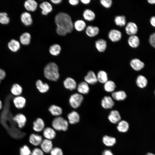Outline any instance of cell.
<instances>
[{"instance_id":"1","label":"cell","mask_w":155,"mask_h":155,"mask_svg":"<svg viewBox=\"0 0 155 155\" xmlns=\"http://www.w3.org/2000/svg\"><path fill=\"white\" fill-rule=\"evenodd\" d=\"M55 21L57 27V33L61 36H64L73 30V24L70 16L64 12H59L55 16Z\"/></svg>"},{"instance_id":"2","label":"cell","mask_w":155,"mask_h":155,"mask_svg":"<svg viewBox=\"0 0 155 155\" xmlns=\"http://www.w3.org/2000/svg\"><path fill=\"white\" fill-rule=\"evenodd\" d=\"M44 74L48 80L52 81H57L59 76L57 65L54 62L48 63L44 68Z\"/></svg>"},{"instance_id":"3","label":"cell","mask_w":155,"mask_h":155,"mask_svg":"<svg viewBox=\"0 0 155 155\" xmlns=\"http://www.w3.org/2000/svg\"><path fill=\"white\" fill-rule=\"evenodd\" d=\"M52 126L55 131H65L68 129L69 122L62 117H57L53 120Z\"/></svg>"},{"instance_id":"4","label":"cell","mask_w":155,"mask_h":155,"mask_svg":"<svg viewBox=\"0 0 155 155\" xmlns=\"http://www.w3.org/2000/svg\"><path fill=\"white\" fill-rule=\"evenodd\" d=\"M83 99V97L82 95L78 93H75L70 96L69 102L72 107L76 108L80 105Z\"/></svg>"},{"instance_id":"5","label":"cell","mask_w":155,"mask_h":155,"mask_svg":"<svg viewBox=\"0 0 155 155\" xmlns=\"http://www.w3.org/2000/svg\"><path fill=\"white\" fill-rule=\"evenodd\" d=\"M108 38L111 42H113L120 41L122 38V34L119 30L116 29H112L108 32Z\"/></svg>"},{"instance_id":"6","label":"cell","mask_w":155,"mask_h":155,"mask_svg":"<svg viewBox=\"0 0 155 155\" xmlns=\"http://www.w3.org/2000/svg\"><path fill=\"white\" fill-rule=\"evenodd\" d=\"M125 33L129 36L136 35L138 30V27L136 24L132 22L127 23L125 26Z\"/></svg>"},{"instance_id":"7","label":"cell","mask_w":155,"mask_h":155,"mask_svg":"<svg viewBox=\"0 0 155 155\" xmlns=\"http://www.w3.org/2000/svg\"><path fill=\"white\" fill-rule=\"evenodd\" d=\"M13 120L16 122L20 128L24 127L25 125L27 119L25 115L21 113L15 115L13 118Z\"/></svg>"},{"instance_id":"8","label":"cell","mask_w":155,"mask_h":155,"mask_svg":"<svg viewBox=\"0 0 155 155\" xmlns=\"http://www.w3.org/2000/svg\"><path fill=\"white\" fill-rule=\"evenodd\" d=\"M41 150L44 153H50L53 148L52 140L44 139H43L40 145Z\"/></svg>"},{"instance_id":"9","label":"cell","mask_w":155,"mask_h":155,"mask_svg":"<svg viewBox=\"0 0 155 155\" xmlns=\"http://www.w3.org/2000/svg\"><path fill=\"white\" fill-rule=\"evenodd\" d=\"M95 46L98 52L104 53L106 51L107 48V41L103 38L98 39L95 42Z\"/></svg>"},{"instance_id":"10","label":"cell","mask_w":155,"mask_h":155,"mask_svg":"<svg viewBox=\"0 0 155 155\" xmlns=\"http://www.w3.org/2000/svg\"><path fill=\"white\" fill-rule=\"evenodd\" d=\"M33 129L37 132L43 131L45 128V124L42 119L40 118H37L33 122Z\"/></svg>"},{"instance_id":"11","label":"cell","mask_w":155,"mask_h":155,"mask_svg":"<svg viewBox=\"0 0 155 155\" xmlns=\"http://www.w3.org/2000/svg\"><path fill=\"white\" fill-rule=\"evenodd\" d=\"M13 101L15 107L18 109L23 108L25 106L26 103V99L21 96L14 97Z\"/></svg>"},{"instance_id":"12","label":"cell","mask_w":155,"mask_h":155,"mask_svg":"<svg viewBox=\"0 0 155 155\" xmlns=\"http://www.w3.org/2000/svg\"><path fill=\"white\" fill-rule=\"evenodd\" d=\"M43 135L45 139L52 140L55 137L56 133L52 127H47L43 131Z\"/></svg>"},{"instance_id":"13","label":"cell","mask_w":155,"mask_h":155,"mask_svg":"<svg viewBox=\"0 0 155 155\" xmlns=\"http://www.w3.org/2000/svg\"><path fill=\"white\" fill-rule=\"evenodd\" d=\"M99 32V28L96 26L89 25L86 27L85 29L86 34L90 37H95L98 35Z\"/></svg>"},{"instance_id":"14","label":"cell","mask_w":155,"mask_h":155,"mask_svg":"<svg viewBox=\"0 0 155 155\" xmlns=\"http://www.w3.org/2000/svg\"><path fill=\"white\" fill-rule=\"evenodd\" d=\"M43 140L42 137L41 135L35 133L30 134L29 138V142L36 146H40Z\"/></svg>"},{"instance_id":"15","label":"cell","mask_w":155,"mask_h":155,"mask_svg":"<svg viewBox=\"0 0 155 155\" xmlns=\"http://www.w3.org/2000/svg\"><path fill=\"white\" fill-rule=\"evenodd\" d=\"M101 104L103 108L105 109H110L114 106L115 103L111 97L105 96L102 99Z\"/></svg>"},{"instance_id":"16","label":"cell","mask_w":155,"mask_h":155,"mask_svg":"<svg viewBox=\"0 0 155 155\" xmlns=\"http://www.w3.org/2000/svg\"><path fill=\"white\" fill-rule=\"evenodd\" d=\"M108 118L110 121L113 124L118 123L121 120V116L117 110H113L110 112Z\"/></svg>"},{"instance_id":"17","label":"cell","mask_w":155,"mask_h":155,"mask_svg":"<svg viewBox=\"0 0 155 155\" xmlns=\"http://www.w3.org/2000/svg\"><path fill=\"white\" fill-rule=\"evenodd\" d=\"M130 65L133 69L136 71L141 70L144 67V63L136 58L132 59L130 61Z\"/></svg>"},{"instance_id":"18","label":"cell","mask_w":155,"mask_h":155,"mask_svg":"<svg viewBox=\"0 0 155 155\" xmlns=\"http://www.w3.org/2000/svg\"><path fill=\"white\" fill-rule=\"evenodd\" d=\"M85 82L88 84L94 85L98 82L97 76L94 71H89L84 78Z\"/></svg>"},{"instance_id":"19","label":"cell","mask_w":155,"mask_h":155,"mask_svg":"<svg viewBox=\"0 0 155 155\" xmlns=\"http://www.w3.org/2000/svg\"><path fill=\"white\" fill-rule=\"evenodd\" d=\"M129 45L133 48H137L140 44V40L138 37L136 35L129 36L127 40Z\"/></svg>"},{"instance_id":"20","label":"cell","mask_w":155,"mask_h":155,"mask_svg":"<svg viewBox=\"0 0 155 155\" xmlns=\"http://www.w3.org/2000/svg\"><path fill=\"white\" fill-rule=\"evenodd\" d=\"M84 19L88 21H92L95 19L96 15L95 12L91 9H85L83 13Z\"/></svg>"},{"instance_id":"21","label":"cell","mask_w":155,"mask_h":155,"mask_svg":"<svg viewBox=\"0 0 155 155\" xmlns=\"http://www.w3.org/2000/svg\"><path fill=\"white\" fill-rule=\"evenodd\" d=\"M68 122L72 124L78 123L80 120V116L76 112L73 111L69 113L67 115Z\"/></svg>"},{"instance_id":"22","label":"cell","mask_w":155,"mask_h":155,"mask_svg":"<svg viewBox=\"0 0 155 155\" xmlns=\"http://www.w3.org/2000/svg\"><path fill=\"white\" fill-rule=\"evenodd\" d=\"M40 8L42 9V13L44 15H46L51 12L53 9L52 6L47 1H44L40 5Z\"/></svg>"},{"instance_id":"23","label":"cell","mask_w":155,"mask_h":155,"mask_svg":"<svg viewBox=\"0 0 155 155\" xmlns=\"http://www.w3.org/2000/svg\"><path fill=\"white\" fill-rule=\"evenodd\" d=\"M114 21L117 26L121 27L125 26L127 23L126 18L124 15H117L115 16Z\"/></svg>"},{"instance_id":"24","label":"cell","mask_w":155,"mask_h":155,"mask_svg":"<svg viewBox=\"0 0 155 155\" xmlns=\"http://www.w3.org/2000/svg\"><path fill=\"white\" fill-rule=\"evenodd\" d=\"M64 86L66 88L71 90H74L76 87V83L73 78L68 77L63 82Z\"/></svg>"},{"instance_id":"25","label":"cell","mask_w":155,"mask_h":155,"mask_svg":"<svg viewBox=\"0 0 155 155\" xmlns=\"http://www.w3.org/2000/svg\"><path fill=\"white\" fill-rule=\"evenodd\" d=\"M24 5L27 10L34 11L36 10L38 4L34 0H28L25 2Z\"/></svg>"},{"instance_id":"26","label":"cell","mask_w":155,"mask_h":155,"mask_svg":"<svg viewBox=\"0 0 155 155\" xmlns=\"http://www.w3.org/2000/svg\"><path fill=\"white\" fill-rule=\"evenodd\" d=\"M21 20L22 22L26 26H30L32 23L31 15L27 12H24L21 14Z\"/></svg>"},{"instance_id":"27","label":"cell","mask_w":155,"mask_h":155,"mask_svg":"<svg viewBox=\"0 0 155 155\" xmlns=\"http://www.w3.org/2000/svg\"><path fill=\"white\" fill-rule=\"evenodd\" d=\"M112 96L114 99L117 101L123 100L126 98L127 96L126 93L122 90L113 92Z\"/></svg>"},{"instance_id":"28","label":"cell","mask_w":155,"mask_h":155,"mask_svg":"<svg viewBox=\"0 0 155 155\" xmlns=\"http://www.w3.org/2000/svg\"><path fill=\"white\" fill-rule=\"evenodd\" d=\"M77 90L80 93L86 94H88L89 92L90 88L87 83L85 82H82L78 84Z\"/></svg>"},{"instance_id":"29","label":"cell","mask_w":155,"mask_h":155,"mask_svg":"<svg viewBox=\"0 0 155 155\" xmlns=\"http://www.w3.org/2000/svg\"><path fill=\"white\" fill-rule=\"evenodd\" d=\"M129 125L128 123L125 120H121L118 123L117 129L120 132L125 133L128 131Z\"/></svg>"},{"instance_id":"30","label":"cell","mask_w":155,"mask_h":155,"mask_svg":"<svg viewBox=\"0 0 155 155\" xmlns=\"http://www.w3.org/2000/svg\"><path fill=\"white\" fill-rule=\"evenodd\" d=\"M22 91L23 89L21 86L17 84L13 85L10 90L11 94L15 96H21Z\"/></svg>"},{"instance_id":"31","label":"cell","mask_w":155,"mask_h":155,"mask_svg":"<svg viewBox=\"0 0 155 155\" xmlns=\"http://www.w3.org/2000/svg\"><path fill=\"white\" fill-rule=\"evenodd\" d=\"M36 88L41 93H44L47 92L49 90V87L48 84L46 83H43L40 80H37L36 83Z\"/></svg>"},{"instance_id":"32","label":"cell","mask_w":155,"mask_h":155,"mask_svg":"<svg viewBox=\"0 0 155 155\" xmlns=\"http://www.w3.org/2000/svg\"><path fill=\"white\" fill-rule=\"evenodd\" d=\"M8 46L11 51L13 52H16L20 49V44L18 41L13 39L8 42Z\"/></svg>"},{"instance_id":"33","label":"cell","mask_w":155,"mask_h":155,"mask_svg":"<svg viewBox=\"0 0 155 155\" xmlns=\"http://www.w3.org/2000/svg\"><path fill=\"white\" fill-rule=\"evenodd\" d=\"M102 141L105 145L109 147L113 146L116 142V140L115 137L106 135L103 137Z\"/></svg>"},{"instance_id":"34","label":"cell","mask_w":155,"mask_h":155,"mask_svg":"<svg viewBox=\"0 0 155 155\" xmlns=\"http://www.w3.org/2000/svg\"><path fill=\"white\" fill-rule=\"evenodd\" d=\"M73 27L78 31L81 32L86 29V25L85 22L81 20L76 21L73 25Z\"/></svg>"},{"instance_id":"35","label":"cell","mask_w":155,"mask_h":155,"mask_svg":"<svg viewBox=\"0 0 155 155\" xmlns=\"http://www.w3.org/2000/svg\"><path fill=\"white\" fill-rule=\"evenodd\" d=\"M136 83L138 87L141 88H143L146 86L148 81L144 76L140 75H138L137 78Z\"/></svg>"},{"instance_id":"36","label":"cell","mask_w":155,"mask_h":155,"mask_svg":"<svg viewBox=\"0 0 155 155\" xmlns=\"http://www.w3.org/2000/svg\"><path fill=\"white\" fill-rule=\"evenodd\" d=\"M49 110L51 114L55 116H59L62 113V110L60 107L53 105L49 108Z\"/></svg>"},{"instance_id":"37","label":"cell","mask_w":155,"mask_h":155,"mask_svg":"<svg viewBox=\"0 0 155 155\" xmlns=\"http://www.w3.org/2000/svg\"><path fill=\"white\" fill-rule=\"evenodd\" d=\"M98 81L101 83H104L108 80V75L104 71L100 70L98 72L96 76Z\"/></svg>"},{"instance_id":"38","label":"cell","mask_w":155,"mask_h":155,"mask_svg":"<svg viewBox=\"0 0 155 155\" xmlns=\"http://www.w3.org/2000/svg\"><path fill=\"white\" fill-rule=\"evenodd\" d=\"M20 40L22 44L24 45H28L30 41V34L28 32L24 33L20 36Z\"/></svg>"},{"instance_id":"39","label":"cell","mask_w":155,"mask_h":155,"mask_svg":"<svg viewBox=\"0 0 155 155\" xmlns=\"http://www.w3.org/2000/svg\"><path fill=\"white\" fill-rule=\"evenodd\" d=\"M104 90L108 92H113L115 90L116 85L115 83L111 80H108L104 85Z\"/></svg>"},{"instance_id":"40","label":"cell","mask_w":155,"mask_h":155,"mask_svg":"<svg viewBox=\"0 0 155 155\" xmlns=\"http://www.w3.org/2000/svg\"><path fill=\"white\" fill-rule=\"evenodd\" d=\"M61 50V48L60 45L57 44H54L49 48V51L52 55L57 56L59 54Z\"/></svg>"},{"instance_id":"41","label":"cell","mask_w":155,"mask_h":155,"mask_svg":"<svg viewBox=\"0 0 155 155\" xmlns=\"http://www.w3.org/2000/svg\"><path fill=\"white\" fill-rule=\"evenodd\" d=\"M9 18L5 12H0V23L2 24H6L9 22Z\"/></svg>"},{"instance_id":"42","label":"cell","mask_w":155,"mask_h":155,"mask_svg":"<svg viewBox=\"0 0 155 155\" xmlns=\"http://www.w3.org/2000/svg\"><path fill=\"white\" fill-rule=\"evenodd\" d=\"M31 151L29 147L27 145H24L20 149V155H31Z\"/></svg>"},{"instance_id":"43","label":"cell","mask_w":155,"mask_h":155,"mask_svg":"<svg viewBox=\"0 0 155 155\" xmlns=\"http://www.w3.org/2000/svg\"><path fill=\"white\" fill-rule=\"evenodd\" d=\"M100 3L104 8L109 9L112 7L113 1L112 0H100Z\"/></svg>"},{"instance_id":"44","label":"cell","mask_w":155,"mask_h":155,"mask_svg":"<svg viewBox=\"0 0 155 155\" xmlns=\"http://www.w3.org/2000/svg\"><path fill=\"white\" fill-rule=\"evenodd\" d=\"M50 153V155H63V154L62 149L57 147H53Z\"/></svg>"},{"instance_id":"45","label":"cell","mask_w":155,"mask_h":155,"mask_svg":"<svg viewBox=\"0 0 155 155\" xmlns=\"http://www.w3.org/2000/svg\"><path fill=\"white\" fill-rule=\"evenodd\" d=\"M44 153L40 148H36L33 149L31 155H44Z\"/></svg>"},{"instance_id":"46","label":"cell","mask_w":155,"mask_h":155,"mask_svg":"<svg viewBox=\"0 0 155 155\" xmlns=\"http://www.w3.org/2000/svg\"><path fill=\"white\" fill-rule=\"evenodd\" d=\"M149 40L151 45L155 48V33H153L150 35Z\"/></svg>"},{"instance_id":"47","label":"cell","mask_w":155,"mask_h":155,"mask_svg":"<svg viewBox=\"0 0 155 155\" xmlns=\"http://www.w3.org/2000/svg\"><path fill=\"white\" fill-rule=\"evenodd\" d=\"M6 73L5 71L0 68V84L1 81L4 80L6 76Z\"/></svg>"},{"instance_id":"48","label":"cell","mask_w":155,"mask_h":155,"mask_svg":"<svg viewBox=\"0 0 155 155\" xmlns=\"http://www.w3.org/2000/svg\"><path fill=\"white\" fill-rule=\"evenodd\" d=\"M102 155H114L112 152L110 150H104L102 152Z\"/></svg>"},{"instance_id":"49","label":"cell","mask_w":155,"mask_h":155,"mask_svg":"<svg viewBox=\"0 0 155 155\" xmlns=\"http://www.w3.org/2000/svg\"><path fill=\"white\" fill-rule=\"evenodd\" d=\"M69 2L71 5H76L78 4L79 1L78 0H69Z\"/></svg>"},{"instance_id":"50","label":"cell","mask_w":155,"mask_h":155,"mask_svg":"<svg viewBox=\"0 0 155 155\" xmlns=\"http://www.w3.org/2000/svg\"><path fill=\"white\" fill-rule=\"evenodd\" d=\"M150 21L151 25L155 27V16L152 17L150 19Z\"/></svg>"},{"instance_id":"51","label":"cell","mask_w":155,"mask_h":155,"mask_svg":"<svg viewBox=\"0 0 155 155\" xmlns=\"http://www.w3.org/2000/svg\"><path fill=\"white\" fill-rule=\"evenodd\" d=\"M81 2L83 4L88 5L90 3L91 0H81Z\"/></svg>"},{"instance_id":"52","label":"cell","mask_w":155,"mask_h":155,"mask_svg":"<svg viewBox=\"0 0 155 155\" xmlns=\"http://www.w3.org/2000/svg\"><path fill=\"white\" fill-rule=\"evenodd\" d=\"M51 2L55 4H58L60 3L62 1L61 0H51Z\"/></svg>"},{"instance_id":"53","label":"cell","mask_w":155,"mask_h":155,"mask_svg":"<svg viewBox=\"0 0 155 155\" xmlns=\"http://www.w3.org/2000/svg\"><path fill=\"white\" fill-rule=\"evenodd\" d=\"M148 2L151 4H155V0H148Z\"/></svg>"},{"instance_id":"54","label":"cell","mask_w":155,"mask_h":155,"mask_svg":"<svg viewBox=\"0 0 155 155\" xmlns=\"http://www.w3.org/2000/svg\"><path fill=\"white\" fill-rule=\"evenodd\" d=\"M3 108V104L2 101L0 100V111Z\"/></svg>"},{"instance_id":"55","label":"cell","mask_w":155,"mask_h":155,"mask_svg":"<svg viewBox=\"0 0 155 155\" xmlns=\"http://www.w3.org/2000/svg\"><path fill=\"white\" fill-rule=\"evenodd\" d=\"M145 155H155V154L152 152H148Z\"/></svg>"},{"instance_id":"56","label":"cell","mask_w":155,"mask_h":155,"mask_svg":"<svg viewBox=\"0 0 155 155\" xmlns=\"http://www.w3.org/2000/svg\"><path fill=\"white\" fill-rule=\"evenodd\" d=\"M154 93H155V92H154Z\"/></svg>"}]
</instances>
